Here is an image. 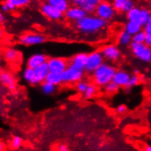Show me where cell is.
Wrapping results in <instances>:
<instances>
[{"label":"cell","mask_w":151,"mask_h":151,"mask_svg":"<svg viewBox=\"0 0 151 151\" xmlns=\"http://www.w3.org/2000/svg\"><path fill=\"white\" fill-rule=\"evenodd\" d=\"M89 86V83L86 81H81L79 82H78L76 84V89L77 91L80 93H83L84 94V92L87 90V87Z\"/></svg>","instance_id":"obj_28"},{"label":"cell","mask_w":151,"mask_h":151,"mask_svg":"<svg viewBox=\"0 0 151 151\" xmlns=\"http://www.w3.org/2000/svg\"><path fill=\"white\" fill-rule=\"evenodd\" d=\"M12 4L14 5L15 7H21L26 6L29 4L30 0H7Z\"/></svg>","instance_id":"obj_31"},{"label":"cell","mask_w":151,"mask_h":151,"mask_svg":"<svg viewBox=\"0 0 151 151\" xmlns=\"http://www.w3.org/2000/svg\"><path fill=\"white\" fill-rule=\"evenodd\" d=\"M96 15L106 21H109L115 15V9L113 5L108 1H100L95 10Z\"/></svg>","instance_id":"obj_9"},{"label":"cell","mask_w":151,"mask_h":151,"mask_svg":"<svg viewBox=\"0 0 151 151\" xmlns=\"http://www.w3.org/2000/svg\"><path fill=\"white\" fill-rule=\"evenodd\" d=\"M130 48L133 55L139 61L144 63L151 62V47L146 44L132 42Z\"/></svg>","instance_id":"obj_3"},{"label":"cell","mask_w":151,"mask_h":151,"mask_svg":"<svg viewBox=\"0 0 151 151\" xmlns=\"http://www.w3.org/2000/svg\"><path fill=\"white\" fill-rule=\"evenodd\" d=\"M46 63L50 72L57 74H62L70 64L67 59L61 57H51Z\"/></svg>","instance_id":"obj_7"},{"label":"cell","mask_w":151,"mask_h":151,"mask_svg":"<svg viewBox=\"0 0 151 151\" xmlns=\"http://www.w3.org/2000/svg\"><path fill=\"white\" fill-rule=\"evenodd\" d=\"M41 12L45 15L46 18L50 20L57 21L61 19L63 15V13L57 9L56 7H53L50 4H45L41 7Z\"/></svg>","instance_id":"obj_11"},{"label":"cell","mask_w":151,"mask_h":151,"mask_svg":"<svg viewBox=\"0 0 151 151\" xmlns=\"http://www.w3.org/2000/svg\"><path fill=\"white\" fill-rule=\"evenodd\" d=\"M144 44H146L147 46H149V47H151V37L147 36V37H146Z\"/></svg>","instance_id":"obj_37"},{"label":"cell","mask_w":151,"mask_h":151,"mask_svg":"<svg viewBox=\"0 0 151 151\" xmlns=\"http://www.w3.org/2000/svg\"><path fill=\"white\" fill-rule=\"evenodd\" d=\"M22 78L25 82L30 85H38L36 80V75H35V71L34 69L30 68V67H26L22 72Z\"/></svg>","instance_id":"obj_18"},{"label":"cell","mask_w":151,"mask_h":151,"mask_svg":"<svg viewBox=\"0 0 151 151\" xmlns=\"http://www.w3.org/2000/svg\"><path fill=\"white\" fill-rule=\"evenodd\" d=\"M1 10L4 12H8L9 10H9L8 7H7V4H6L5 3H4V4H3L2 6H1Z\"/></svg>","instance_id":"obj_39"},{"label":"cell","mask_w":151,"mask_h":151,"mask_svg":"<svg viewBox=\"0 0 151 151\" xmlns=\"http://www.w3.org/2000/svg\"><path fill=\"white\" fill-rule=\"evenodd\" d=\"M144 31L147 36L151 37V16L150 18H149L147 24H146L145 26L144 27Z\"/></svg>","instance_id":"obj_33"},{"label":"cell","mask_w":151,"mask_h":151,"mask_svg":"<svg viewBox=\"0 0 151 151\" xmlns=\"http://www.w3.org/2000/svg\"><path fill=\"white\" fill-rule=\"evenodd\" d=\"M41 91L45 95H52L56 91V86L47 82H44L41 84Z\"/></svg>","instance_id":"obj_24"},{"label":"cell","mask_w":151,"mask_h":151,"mask_svg":"<svg viewBox=\"0 0 151 151\" xmlns=\"http://www.w3.org/2000/svg\"><path fill=\"white\" fill-rule=\"evenodd\" d=\"M104 58L101 51H93L89 53L87 62L84 67V72L93 73L98 67L104 63Z\"/></svg>","instance_id":"obj_5"},{"label":"cell","mask_w":151,"mask_h":151,"mask_svg":"<svg viewBox=\"0 0 151 151\" xmlns=\"http://www.w3.org/2000/svg\"><path fill=\"white\" fill-rule=\"evenodd\" d=\"M3 57L7 62H15L19 58V52L14 47H8L3 51Z\"/></svg>","instance_id":"obj_19"},{"label":"cell","mask_w":151,"mask_h":151,"mask_svg":"<svg viewBox=\"0 0 151 151\" xmlns=\"http://www.w3.org/2000/svg\"><path fill=\"white\" fill-rule=\"evenodd\" d=\"M119 88L120 87L118 86V85L115 84V83L112 81V82H111L108 85H106L105 87H104V89H105V91L106 92V93H115L118 91V89H119Z\"/></svg>","instance_id":"obj_30"},{"label":"cell","mask_w":151,"mask_h":151,"mask_svg":"<svg viewBox=\"0 0 151 151\" xmlns=\"http://www.w3.org/2000/svg\"><path fill=\"white\" fill-rule=\"evenodd\" d=\"M118 42L120 45L123 46V47L131 45V44L133 42H132V36L124 30L121 32L118 35Z\"/></svg>","instance_id":"obj_20"},{"label":"cell","mask_w":151,"mask_h":151,"mask_svg":"<svg viewBox=\"0 0 151 151\" xmlns=\"http://www.w3.org/2000/svg\"><path fill=\"white\" fill-rule=\"evenodd\" d=\"M146 37H147V35L144 32V30H141L132 36V42L134 43H139V44H142V43H144L145 42Z\"/></svg>","instance_id":"obj_26"},{"label":"cell","mask_w":151,"mask_h":151,"mask_svg":"<svg viewBox=\"0 0 151 151\" xmlns=\"http://www.w3.org/2000/svg\"><path fill=\"white\" fill-rule=\"evenodd\" d=\"M142 27H141L139 24L134 22V21H128L126 23V26H125L124 30L128 34H130L131 36H134V35H136V33H138L139 32L142 30Z\"/></svg>","instance_id":"obj_21"},{"label":"cell","mask_w":151,"mask_h":151,"mask_svg":"<svg viewBox=\"0 0 151 151\" xmlns=\"http://www.w3.org/2000/svg\"><path fill=\"white\" fill-rule=\"evenodd\" d=\"M5 4H7V7H8L9 10H14V9L15 8V7H14V5H13V4H12L10 2V1H7L5 2Z\"/></svg>","instance_id":"obj_38"},{"label":"cell","mask_w":151,"mask_h":151,"mask_svg":"<svg viewBox=\"0 0 151 151\" xmlns=\"http://www.w3.org/2000/svg\"><path fill=\"white\" fill-rule=\"evenodd\" d=\"M97 91H98V89H97L96 85H95L94 83H89L88 87H87V90L84 93V97L85 99H92L96 94Z\"/></svg>","instance_id":"obj_25"},{"label":"cell","mask_w":151,"mask_h":151,"mask_svg":"<svg viewBox=\"0 0 151 151\" xmlns=\"http://www.w3.org/2000/svg\"><path fill=\"white\" fill-rule=\"evenodd\" d=\"M107 21L96 16L86 15L82 19L76 22V27L80 32L86 35L97 33L106 27Z\"/></svg>","instance_id":"obj_1"},{"label":"cell","mask_w":151,"mask_h":151,"mask_svg":"<svg viewBox=\"0 0 151 151\" xmlns=\"http://www.w3.org/2000/svg\"><path fill=\"white\" fill-rule=\"evenodd\" d=\"M23 143V139L20 136H15L10 140V147L13 150L19 148Z\"/></svg>","instance_id":"obj_27"},{"label":"cell","mask_w":151,"mask_h":151,"mask_svg":"<svg viewBox=\"0 0 151 151\" xmlns=\"http://www.w3.org/2000/svg\"><path fill=\"white\" fill-rule=\"evenodd\" d=\"M0 81L4 86L7 87L10 91H14L17 88L16 78L10 72L4 71L0 75Z\"/></svg>","instance_id":"obj_12"},{"label":"cell","mask_w":151,"mask_h":151,"mask_svg":"<svg viewBox=\"0 0 151 151\" xmlns=\"http://www.w3.org/2000/svg\"><path fill=\"white\" fill-rule=\"evenodd\" d=\"M138 72H139V71L137 70V69H134V74H135V75H137V74H138Z\"/></svg>","instance_id":"obj_42"},{"label":"cell","mask_w":151,"mask_h":151,"mask_svg":"<svg viewBox=\"0 0 151 151\" xmlns=\"http://www.w3.org/2000/svg\"><path fill=\"white\" fill-rule=\"evenodd\" d=\"M49 4L56 7L62 13H65L68 10V3L67 0H48Z\"/></svg>","instance_id":"obj_22"},{"label":"cell","mask_w":151,"mask_h":151,"mask_svg":"<svg viewBox=\"0 0 151 151\" xmlns=\"http://www.w3.org/2000/svg\"><path fill=\"white\" fill-rule=\"evenodd\" d=\"M72 1L75 5H76V7H81L84 3L85 0H72Z\"/></svg>","instance_id":"obj_36"},{"label":"cell","mask_w":151,"mask_h":151,"mask_svg":"<svg viewBox=\"0 0 151 151\" xmlns=\"http://www.w3.org/2000/svg\"><path fill=\"white\" fill-rule=\"evenodd\" d=\"M46 82L51 83V84L54 85V86H59V85H60L61 83H63L62 74L49 72V74L48 75L47 78H46Z\"/></svg>","instance_id":"obj_23"},{"label":"cell","mask_w":151,"mask_h":151,"mask_svg":"<svg viewBox=\"0 0 151 151\" xmlns=\"http://www.w3.org/2000/svg\"><path fill=\"white\" fill-rule=\"evenodd\" d=\"M116 72L114 66L104 62L92 74L94 84L98 87H105L106 85L113 81Z\"/></svg>","instance_id":"obj_2"},{"label":"cell","mask_w":151,"mask_h":151,"mask_svg":"<svg viewBox=\"0 0 151 151\" xmlns=\"http://www.w3.org/2000/svg\"><path fill=\"white\" fill-rule=\"evenodd\" d=\"M35 71L38 84H42L43 83L46 82V78H47L48 75L50 72L47 63H45V64H42L40 67H37L35 69Z\"/></svg>","instance_id":"obj_17"},{"label":"cell","mask_w":151,"mask_h":151,"mask_svg":"<svg viewBox=\"0 0 151 151\" xmlns=\"http://www.w3.org/2000/svg\"><path fill=\"white\" fill-rule=\"evenodd\" d=\"M87 56L88 54L86 53H78L72 57L70 61V65L73 66V67H77L78 69H84L85 67L86 62H87Z\"/></svg>","instance_id":"obj_16"},{"label":"cell","mask_w":151,"mask_h":151,"mask_svg":"<svg viewBox=\"0 0 151 151\" xmlns=\"http://www.w3.org/2000/svg\"><path fill=\"white\" fill-rule=\"evenodd\" d=\"M0 21H1V23H3V21H4V17L3 16L2 14L0 15Z\"/></svg>","instance_id":"obj_41"},{"label":"cell","mask_w":151,"mask_h":151,"mask_svg":"<svg viewBox=\"0 0 151 151\" xmlns=\"http://www.w3.org/2000/svg\"><path fill=\"white\" fill-rule=\"evenodd\" d=\"M57 151H70L69 147L65 144H60L57 146Z\"/></svg>","instance_id":"obj_35"},{"label":"cell","mask_w":151,"mask_h":151,"mask_svg":"<svg viewBox=\"0 0 151 151\" xmlns=\"http://www.w3.org/2000/svg\"><path fill=\"white\" fill-rule=\"evenodd\" d=\"M150 16V13L147 10H140V9L134 8V7L128 13H127V18L128 21H134L139 24L141 27L145 26Z\"/></svg>","instance_id":"obj_6"},{"label":"cell","mask_w":151,"mask_h":151,"mask_svg":"<svg viewBox=\"0 0 151 151\" xmlns=\"http://www.w3.org/2000/svg\"><path fill=\"white\" fill-rule=\"evenodd\" d=\"M117 112L120 114H123L127 111V107L125 104H120L116 108Z\"/></svg>","instance_id":"obj_34"},{"label":"cell","mask_w":151,"mask_h":151,"mask_svg":"<svg viewBox=\"0 0 151 151\" xmlns=\"http://www.w3.org/2000/svg\"><path fill=\"white\" fill-rule=\"evenodd\" d=\"M65 13V15L68 19L77 22L78 21L84 18L87 13L81 7H73L69 8Z\"/></svg>","instance_id":"obj_15"},{"label":"cell","mask_w":151,"mask_h":151,"mask_svg":"<svg viewBox=\"0 0 151 151\" xmlns=\"http://www.w3.org/2000/svg\"><path fill=\"white\" fill-rule=\"evenodd\" d=\"M126 0H114L113 6L115 10H123V7L124 6Z\"/></svg>","instance_id":"obj_32"},{"label":"cell","mask_w":151,"mask_h":151,"mask_svg":"<svg viewBox=\"0 0 151 151\" xmlns=\"http://www.w3.org/2000/svg\"><path fill=\"white\" fill-rule=\"evenodd\" d=\"M48 58L45 54L38 53H35L29 57L27 61V67L35 69L42 64L47 62Z\"/></svg>","instance_id":"obj_13"},{"label":"cell","mask_w":151,"mask_h":151,"mask_svg":"<svg viewBox=\"0 0 151 151\" xmlns=\"http://www.w3.org/2000/svg\"><path fill=\"white\" fill-rule=\"evenodd\" d=\"M131 75L124 70H118L113 78V82L118 85L120 88L127 87Z\"/></svg>","instance_id":"obj_14"},{"label":"cell","mask_w":151,"mask_h":151,"mask_svg":"<svg viewBox=\"0 0 151 151\" xmlns=\"http://www.w3.org/2000/svg\"><path fill=\"white\" fill-rule=\"evenodd\" d=\"M46 41V37L39 33L28 32L21 35L19 42L21 45L25 46H33L41 45Z\"/></svg>","instance_id":"obj_8"},{"label":"cell","mask_w":151,"mask_h":151,"mask_svg":"<svg viewBox=\"0 0 151 151\" xmlns=\"http://www.w3.org/2000/svg\"><path fill=\"white\" fill-rule=\"evenodd\" d=\"M104 59L110 62H115L121 58L122 53L119 47L115 45H108L101 50Z\"/></svg>","instance_id":"obj_10"},{"label":"cell","mask_w":151,"mask_h":151,"mask_svg":"<svg viewBox=\"0 0 151 151\" xmlns=\"http://www.w3.org/2000/svg\"><path fill=\"white\" fill-rule=\"evenodd\" d=\"M144 151H151V145H147L145 146L144 149Z\"/></svg>","instance_id":"obj_40"},{"label":"cell","mask_w":151,"mask_h":151,"mask_svg":"<svg viewBox=\"0 0 151 151\" xmlns=\"http://www.w3.org/2000/svg\"><path fill=\"white\" fill-rule=\"evenodd\" d=\"M84 76V69H78L77 67L69 64L68 67L62 74L63 83H77L81 81Z\"/></svg>","instance_id":"obj_4"},{"label":"cell","mask_w":151,"mask_h":151,"mask_svg":"<svg viewBox=\"0 0 151 151\" xmlns=\"http://www.w3.org/2000/svg\"><path fill=\"white\" fill-rule=\"evenodd\" d=\"M139 81H140L139 77L137 75L134 74V75H132L131 76L130 81H129V83H128V84L126 88L131 89V88H132L135 87V86H137V85L139 84Z\"/></svg>","instance_id":"obj_29"}]
</instances>
